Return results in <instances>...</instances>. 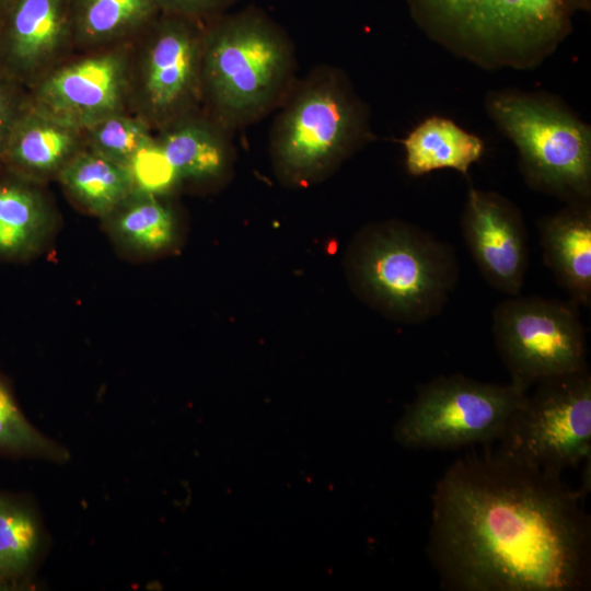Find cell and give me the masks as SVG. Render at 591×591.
Segmentation results:
<instances>
[{
    "instance_id": "cell-6",
    "label": "cell",
    "mask_w": 591,
    "mask_h": 591,
    "mask_svg": "<svg viewBox=\"0 0 591 591\" xmlns=\"http://www.w3.org/2000/svg\"><path fill=\"white\" fill-rule=\"evenodd\" d=\"M486 111L514 144L534 189L567 202L591 198V128L565 103L543 92L491 91Z\"/></svg>"
},
{
    "instance_id": "cell-20",
    "label": "cell",
    "mask_w": 591,
    "mask_h": 591,
    "mask_svg": "<svg viewBox=\"0 0 591 591\" xmlns=\"http://www.w3.org/2000/svg\"><path fill=\"white\" fill-rule=\"evenodd\" d=\"M160 13L152 0H71L74 49L128 45Z\"/></svg>"
},
{
    "instance_id": "cell-19",
    "label": "cell",
    "mask_w": 591,
    "mask_h": 591,
    "mask_svg": "<svg viewBox=\"0 0 591 591\" xmlns=\"http://www.w3.org/2000/svg\"><path fill=\"white\" fill-rule=\"evenodd\" d=\"M170 197L136 187L101 218L104 231L118 251L134 258H144L174 245L178 219Z\"/></svg>"
},
{
    "instance_id": "cell-3",
    "label": "cell",
    "mask_w": 591,
    "mask_h": 591,
    "mask_svg": "<svg viewBox=\"0 0 591 591\" xmlns=\"http://www.w3.org/2000/svg\"><path fill=\"white\" fill-rule=\"evenodd\" d=\"M427 35L488 70L533 69L571 31L584 0H406Z\"/></svg>"
},
{
    "instance_id": "cell-5",
    "label": "cell",
    "mask_w": 591,
    "mask_h": 591,
    "mask_svg": "<svg viewBox=\"0 0 591 591\" xmlns=\"http://www.w3.org/2000/svg\"><path fill=\"white\" fill-rule=\"evenodd\" d=\"M351 270L362 294L403 323L438 315L459 279L453 250L420 228L393 221L361 235Z\"/></svg>"
},
{
    "instance_id": "cell-16",
    "label": "cell",
    "mask_w": 591,
    "mask_h": 591,
    "mask_svg": "<svg viewBox=\"0 0 591 591\" xmlns=\"http://www.w3.org/2000/svg\"><path fill=\"white\" fill-rule=\"evenodd\" d=\"M231 131L204 109L182 117L153 134L152 146L179 185L221 179L232 158Z\"/></svg>"
},
{
    "instance_id": "cell-27",
    "label": "cell",
    "mask_w": 591,
    "mask_h": 591,
    "mask_svg": "<svg viewBox=\"0 0 591 591\" xmlns=\"http://www.w3.org/2000/svg\"><path fill=\"white\" fill-rule=\"evenodd\" d=\"M10 0H0V26L2 24V21L4 19L5 12L8 10Z\"/></svg>"
},
{
    "instance_id": "cell-17",
    "label": "cell",
    "mask_w": 591,
    "mask_h": 591,
    "mask_svg": "<svg viewBox=\"0 0 591 591\" xmlns=\"http://www.w3.org/2000/svg\"><path fill=\"white\" fill-rule=\"evenodd\" d=\"M59 221L46 185L0 170L1 262H23L40 254L51 243Z\"/></svg>"
},
{
    "instance_id": "cell-24",
    "label": "cell",
    "mask_w": 591,
    "mask_h": 591,
    "mask_svg": "<svg viewBox=\"0 0 591 591\" xmlns=\"http://www.w3.org/2000/svg\"><path fill=\"white\" fill-rule=\"evenodd\" d=\"M86 148L130 167L151 142L153 130L130 112L112 114L83 129Z\"/></svg>"
},
{
    "instance_id": "cell-21",
    "label": "cell",
    "mask_w": 591,
    "mask_h": 591,
    "mask_svg": "<svg viewBox=\"0 0 591 591\" xmlns=\"http://www.w3.org/2000/svg\"><path fill=\"white\" fill-rule=\"evenodd\" d=\"M403 146L406 170L413 176L442 169L467 175L485 150L479 137L441 116L424 119L403 140Z\"/></svg>"
},
{
    "instance_id": "cell-18",
    "label": "cell",
    "mask_w": 591,
    "mask_h": 591,
    "mask_svg": "<svg viewBox=\"0 0 591 591\" xmlns=\"http://www.w3.org/2000/svg\"><path fill=\"white\" fill-rule=\"evenodd\" d=\"M544 260L576 305L591 303V204L568 202L540 224Z\"/></svg>"
},
{
    "instance_id": "cell-14",
    "label": "cell",
    "mask_w": 591,
    "mask_h": 591,
    "mask_svg": "<svg viewBox=\"0 0 591 591\" xmlns=\"http://www.w3.org/2000/svg\"><path fill=\"white\" fill-rule=\"evenodd\" d=\"M86 148L84 130L62 121L31 102L20 116L2 161L3 170L47 185Z\"/></svg>"
},
{
    "instance_id": "cell-26",
    "label": "cell",
    "mask_w": 591,
    "mask_h": 591,
    "mask_svg": "<svg viewBox=\"0 0 591 591\" xmlns=\"http://www.w3.org/2000/svg\"><path fill=\"white\" fill-rule=\"evenodd\" d=\"M161 13L207 22L227 13L240 0H152Z\"/></svg>"
},
{
    "instance_id": "cell-25",
    "label": "cell",
    "mask_w": 591,
    "mask_h": 591,
    "mask_svg": "<svg viewBox=\"0 0 591 591\" xmlns=\"http://www.w3.org/2000/svg\"><path fill=\"white\" fill-rule=\"evenodd\" d=\"M28 103L27 89L0 71V170L14 127Z\"/></svg>"
},
{
    "instance_id": "cell-22",
    "label": "cell",
    "mask_w": 591,
    "mask_h": 591,
    "mask_svg": "<svg viewBox=\"0 0 591 591\" xmlns=\"http://www.w3.org/2000/svg\"><path fill=\"white\" fill-rule=\"evenodd\" d=\"M56 182L74 207L100 219L136 188L130 167L88 148L66 165Z\"/></svg>"
},
{
    "instance_id": "cell-2",
    "label": "cell",
    "mask_w": 591,
    "mask_h": 591,
    "mask_svg": "<svg viewBox=\"0 0 591 591\" xmlns=\"http://www.w3.org/2000/svg\"><path fill=\"white\" fill-rule=\"evenodd\" d=\"M294 73L291 40L260 10L227 12L206 22L202 109L231 132L280 106Z\"/></svg>"
},
{
    "instance_id": "cell-11",
    "label": "cell",
    "mask_w": 591,
    "mask_h": 591,
    "mask_svg": "<svg viewBox=\"0 0 591 591\" xmlns=\"http://www.w3.org/2000/svg\"><path fill=\"white\" fill-rule=\"evenodd\" d=\"M128 56L129 44L76 51L27 89L30 102L81 129L126 112Z\"/></svg>"
},
{
    "instance_id": "cell-9",
    "label": "cell",
    "mask_w": 591,
    "mask_h": 591,
    "mask_svg": "<svg viewBox=\"0 0 591 591\" xmlns=\"http://www.w3.org/2000/svg\"><path fill=\"white\" fill-rule=\"evenodd\" d=\"M533 386L511 416L496 451L561 475L590 459L591 374L587 368Z\"/></svg>"
},
{
    "instance_id": "cell-4",
    "label": "cell",
    "mask_w": 591,
    "mask_h": 591,
    "mask_svg": "<svg viewBox=\"0 0 591 591\" xmlns=\"http://www.w3.org/2000/svg\"><path fill=\"white\" fill-rule=\"evenodd\" d=\"M280 106L270 152L287 183H313L372 137L366 102L334 67L320 66L296 81Z\"/></svg>"
},
{
    "instance_id": "cell-7",
    "label": "cell",
    "mask_w": 591,
    "mask_h": 591,
    "mask_svg": "<svg viewBox=\"0 0 591 591\" xmlns=\"http://www.w3.org/2000/svg\"><path fill=\"white\" fill-rule=\"evenodd\" d=\"M205 25L160 13L129 44L128 111L153 132L202 109Z\"/></svg>"
},
{
    "instance_id": "cell-15",
    "label": "cell",
    "mask_w": 591,
    "mask_h": 591,
    "mask_svg": "<svg viewBox=\"0 0 591 591\" xmlns=\"http://www.w3.org/2000/svg\"><path fill=\"white\" fill-rule=\"evenodd\" d=\"M51 544L35 497L0 489V591L36 589Z\"/></svg>"
},
{
    "instance_id": "cell-12",
    "label": "cell",
    "mask_w": 591,
    "mask_h": 591,
    "mask_svg": "<svg viewBox=\"0 0 591 591\" xmlns=\"http://www.w3.org/2000/svg\"><path fill=\"white\" fill-rule=\"evenodd\" d=\"M76 53L71 0H10L0 26V71L30 89Z\"/></svg>"
},
{
    "instance_id": "cell-1",
    "label": "cell",
    "mask_w": 591,
    "mask_h": 591,
    "mask_svg": "<svg viewBox=\"0 0 591 591\" xmlns=\"http://www.w3.org/2000/svg\"><path fill=\"white\" fill-rule=\"evenodd\" d=\"M561 475L485 445L437 480L426 553L448 591H586L591 521Z\"/></svg>"
},
{
    "instance_id": "cell-13",
    "label": "cell",
    "mask_w": 591,
    "mask_h": 591,
    "mask_svg": "<svg viewBox=\"0 0 591 591\" xmlns=\"http://www.w3.org/2000/svg\"><path fill=\"white\" fill-rule=\"evenodd\" d=\"M463 237L485 280L518 296L528 268V233L518 207L495 192L471 187L462 216Z\"/></svg>"
},
{
    "instance_id": "cell-23",
    "label": "cell",
    "mask_w": 591,
    "mask_h": 591,
    "mask_svg": "<svg viewBox=\"0 0 591 591\" xmlns=\"http://www.w3.org/2000/svg\"><path fill=\"white\" fill-rule=\"evenodd\" d=\"M0 457L37 460L66 464L71 453L66 445L40 431L26 417L13 386L0 369Z\"/></svg>"
},
{
    "instance_id": "cell-8",
    "label": "cell",
    "mask_w": 591,
    "mask_h": 591,
    "mask_svg": "<svg viewBox=\"0 0 591 591\" xmlns=\"http://www.w3.org/2000/svg\"><path fill=\"white\" fill-rule=\"evenodd\" d=\"M528 391L511 381L496 384L462 374L438 376L418 387L394 427V440L405 448L427 450L493 444Z\"/></svg>"
},
{
    "instance_id": "cell-10",
    "label": "cell",
    "mask_w": 591,
    "mask_h": 591,
    "mask_svg": "<svg viewBox=\"0 0 591 591\" xmlns=\"http://www.w3.org/2000/svg\"><path fill=\"white\" fill-rule=\"evenodd\" d=\"M493 335L511 382L526 390L588 368L584 329L573 302L512 296L495 309Z\"/></svg>"
}]
</instances>
